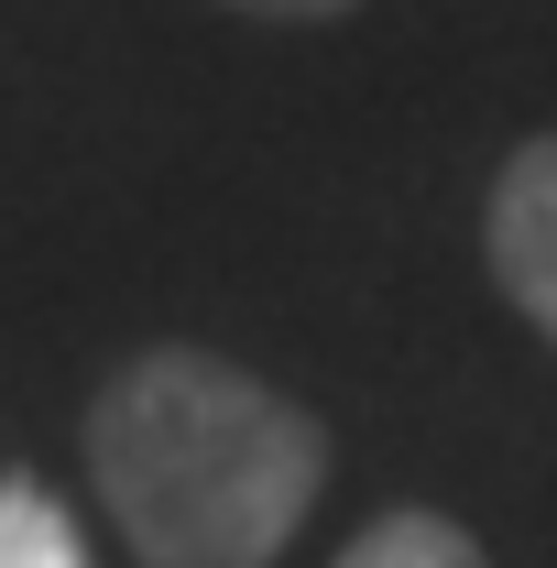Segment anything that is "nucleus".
Wrapping results in <instances>:
<instances>
[{"mask_svg": "<svg viewBox=\"0 0 557 568\" xmlns=\"http://www.w3.org/2000/svg\"><path fill=\"white\" fill-rule=\"evenodd\" d=\"M0 568H88L77 514L44 481H22V470H0Z\"/></svg>", "mask_w": 557, "mask_h": 568, "instance_id": "nucleus-4", "label": "nucleus"}, {"mask_svg": "<svg viewBox=\"0 0 557 568\" xmlns=\"http://www.w3.org/2000/svg\"><path fill=\"white\" fill-rule=\"evenodd\" d=\"M230 11H252V22H340L361 0H230Z\"/></svg>", "mask_w": 557, "mask_h": 568, "instance_id": "nucleus-5", "label": "nucleus"}, {"mask_svg": "<svg viewBox=\"0 0 557 568\" xmlns=\"http://www.w3.org/2000/svg\"><path fill=\"white\" fill-rule=\"evenodd\" d=\"M340 568H492V547L459 514H437V503H394V514H372L340 547Z\"/></svg>", "mask_w": 557, "mask_h": 568, "instance_id": "nucleus-3", "label": "nucleus"}, {"mask_svg": "<svg viewBox=\"0 0 557 568\" xmlns=\"http://www.w3.org/2000/svg\"><path fill=\"white\" fill-rule=\"evenodd\" d=\"M88 481L132 568H274L328 493V426L241 361L153 339L88 394Z\"/></svg>", "mask_w": 557, "mask_h": 568, "instance_id": "nucleus-1", "label": "nucleus"}, {"mask_svg": "<svg viewBox=\"0 0 557 568\" xmlns=\"http://www.w3.org/2000/svg\"><path fill=\"white\" fill-rule=\"evenodd\" d=\"M482 252L503 306H525V328L557 351V132H525L503 153V175L482 197Z\"/></svg>", "mask_w": 557, "mask_h": 568, "instance_id": "nucleus-2", "label": "nucleus"}]
</instances>
